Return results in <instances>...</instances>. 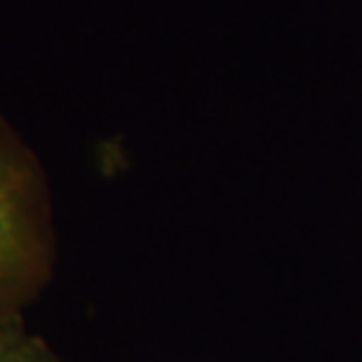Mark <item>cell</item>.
I'll return each mask as SVG.
<instances>
[{
  "label": "cell",
  "mask_w": 362,
  "mask_h": 362,
  "mask_svg": "<svg viewBox=\"0 0 362 362\" xmlns=\"http://www.w3.org/2000/svg\"><path fill=\"white\" fill-rule=\"evenodd\" d=\"M54 219L38 158L0 115V315L24 313L54 266Z\"/></svg>",
  "instance_id": "obj_1"
},
{
  "label": "cell",
  "mask_w": 362,
  "mask_h": 362,
  "mask_svg": "<svg viewBox=\"0 0 362 362\" xmlns=\"http://www.w3.org/2000/svg\"><path fill=\"white\" fill-rule=\"evenodd\" d=\"M0 362H64L45 339L26 327L24 313L0 315Z\"/></svg>",
  "instance_id": "obj_2"
}]
</instances>
